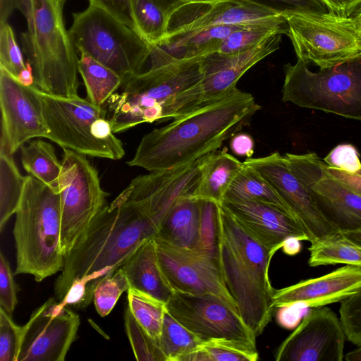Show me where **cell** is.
<instances>
[{
  "label": "cell",
  "mask_w": 361,
  "mask_h": 361,
  "mask_svg": "<svg viewBox=\"0 0 361 361\" xmlns=\"http://www.w3.org/2000/svg\"><path fill=\"white\" fill-rule=\"evenodd\" d=\"M308 250V264L312 267L336 264L361 266V247L341 233L311 243Z\"/></svg>",
  "instance_id": "32"
},
{
  "label": "cell",
  "mask_w": 361,
  "mask_h": 361,
  "mask_svg": "<svg viewBox=\"0 0 361 361\" xmlns=\"http://www.w3.org/2000/svg\"><path fill=\"white\" fill-rule=\"evenodd\" d=\"M346 336L329 307H314L275 353L276 361H343Z\"/></svg>",
  "instance_id": "17"
},
{
  "label": "cell",
  "mask_w": 361,
  "mask_h": 361,
  "mask_svg": "<svg viewBox=\"0 0 361 361\" xmlns=\"http://www.w3.org/2000/svg\"><path fill=\"white\" fill-rule=\"evenodd\" d=\"M61 210V245L66 257L106 204L97 169L86 155L63 149L59 179Z\"/></svg>",
  "instance_id": "11"
},
{
  "label": "cell",
  "mask_w": 361,
  "mask_h": 361,
  "mask_svg": "<svg viewBox=\"0 0 361 361\" xmlns=\"http://www.w3.org/2000/svg\"><path fill=\"white\" fill-rule=\"evenodd\" d=\"M287 35L298 59L320 69L345 62L361 53V39L349 17L331 13L323 15L286 14Z\"/></svg>",
  "instance_id": "12"
},
{
  "label": "cell",
  "mask_w": 361,
  "mask_h": 361,
  "mask_svg": "<svg viewBox=\"0 0 361 361\" xmlns=\"http://www.w3.org/2000/svg\"><path fill=\"white\" fill-rule=\"evenodd\" d=\"M20 159L24 169L46 185L59 191L61 161L54 146L42 140H33L20 148Z\"/></svg>",
  "instance_id": "28"
},
{
  "label": "cell",
  "mask_w": 361,
  "mask_h": 361,
  "mask_svg": "<svg viewBox=\"0 0 361 361\" xmlns=\"http://www.w3.org/2000/svg\"><path fill=\"white\" fill-rule=\"evenodd\" d=\"M301 240L296 238L286 239L282 245L283 252L288 255H295L301 250Z\"/></svg>",
  "instance_id": "52"
},
{
  "label": "cell",
  "mask_w": 361,
  "mask_h": 361,
  "mask_svg": "<svg viewBox=\"0 0 361 361\" xmlns=\"http://www.w3.org/2000/svg\"><path fill=\"white\" fill-rule=\"evenodd\" d=\"M89 1L90 4L102 8L118 20L136 30L130 0H89Z\"/></svg>",
  "instance_id": "45"
},
{
  "label": "cell",
  "mask_w": 361,
  "mask_h": 361,
  "mask_svg": "<svg viewBox=\"0 0 361 361\" xmlns=\"http://www.w3.org/2000/svg\"><path fill=\"white\" fill-rule=\"evenodd\" d=\"M74 46L123 80L140 73L151 46L138 32L102 8L90 4L73 14L68 30Z\"/></svg>",
  "instance_id": "9"
},
{
  "label": "cell",
  "mask_w": 361,
  "mask_h": 361,
  "mask_svg": "<svg viewBox=\"0 0 361 361\" xmlns=\"http://www.w3.org/2000/svg\"><path fill=\"white\" fill-rule=\"evenodd\" d=\"M159 227L141 204L122 191L98 212L65 257L55 281L56 299L61 300L76 282L93 290L100 278L121 267L143 243L154 238Z\"/></svg>",
  "instance_id": "2"
},
{
  "label": "cell",
  "mask_w": 361,
  "mask_h": 361,
  "mask_svg": "<svg viewBox=\"0 0 361 361\" xmlns=\"http://www.w3.org/2000/svg\"><path fill=\"white\" fill-rule=\"evenodd\" d=\"M80 325L79 315L49 298L22 326L17 361H63Z\"/></svg>",
  "instance_id": "16"
},
{
  "label": "cell",
  "mask_w": 361,
  "mask_h": 361,
  "mask_svg": "<svg viewBox=\"0 0 361 361\" xmlns=\"http://www.w3.org/2000/svg\"><path fill=\"white\" fill-rule=\"evenodd\" d=\"M47 138L63 147L93 157L118 160L125 150L106 118L104 106H98L79 95L54 96L36 87Z\"/></svg>",
  "instance_id": "7"
},
{
  "label": "cell",
  "mask_w": 361,
  "mask_h": 361,
  "mask_svg": "<svg viewBox=\"0 0 361 361\" xmlns=\"http://www.w3.org/2000/svg\"><path fill=\"white\" fill-rule=\"evenodd\" d=\"M286 21V14L247 0L189 4L171 17L167 36L160 43L219 25L253 26Z\"/></svg>",
  "instance_id": "18"
},
{
  "label": "cell",
  "mask_w": 361,
  "mask_h": 361,
  "mask_svg": "<svg viewBox=\"0 0 361 361\" xmlns=\"http://www.w3.org/2000/svg\"><path fill=\"white\" fill-rule=\"evenodd\" d=\"M202 56L177 58L152 46L151 68L123 80L103 106L114 133L167 121L175 97L202 79Z\"/></svg>",
  "instance_id": "4"
},
{
  "label": "cell",
  "mask_w": 361,
  "mask_h": 361,
  "mask_svg": "<svg viewBox=\"0 0 361 361\" xmlns=\"http://www.w3.org/2000/svg\"><path fill=\"white\" fill-rule=\"evenodd\" d=\"M244 164L254 168L288 204L307 233L311 243L341 233L321 213L308 190L294 175L284 155L274 152L247 158Z\"/></svg>",
  "instance_id": "19"
},
{
  "label": "cell",
  "mask_w": 361,
  "mask_h": 361,
  "mask_svg": "<svg viewBox=\"0 0 361 361\" xmlns=\"http://www.w3.org/2000/svg\"><path fill=\"white\" fill-rule=\"evenodd\" d=\"M352 28L361 39V6L349 17Z\"/></svg>",
  "instance_id": "53"
},
{
  "label": "cell",
  "mask_w": 361,
  "mask_h": 361,
  "mask_svg": "<svg viewBox=\"0 0 361 361\" xmlns=\"http://www.w3.org/2000/svg\"><path fill=\"white\" fill-rule=\"evenodd\" d=\"M136 30L150 45L162 42L168 34L170 15L154 0H130Z\"/></svg>",
  "instance_id": "33"
},
{
  "label": "cell",
  "mask_w": 361,
  "mask_h": 361,
  "mask_svg": "<svg viewBox=\"0 0 361 361\" xmlns=\"http://www.w3.org/2000/svg\"><path fill=\"white\" fill-rule=\"evenodd\" d=\"M171 17L182 6L187 5L186 0H154Z\"/></svg>",
  "instance_id": "51"
},
{
  "label": "cell",
  "mask_w": 361,
  "mask_h": 361,
  "mask_svg": "<svg viewBox=\"0 0 361 361\" xmlns=\"http://www.w3.org/2000/svg\"><path fill=\"white\" fill-rule=\"evenodd\" d=\"M230 149L235 155L251 158L255 151L252 137L246 133H237L231 137Z\"/></svg>",
  "instance_id": "48"
},
{
  "label": "cell",
  "mask_w": 361,
  "mask_h": 361,
  "mask_svg": "<svg viewBox=\"0 0 361 361\" xmlns=\"http://www.w3.org/2000/svg\"><path fill=\"white\" fill-rule=\"evenodd\" d=\"M166 311L202 341L229 338L257 345V336L237 307L211 294L173 291L165 303Z\"/></svg>",
  "instance_id": "15"
},
{
  "label": "cell",
  "mask_w": 361,
  "mask_h": 361,
  "mask_svg": "<svg viewBox=\"0 0 361 361\" xmlns=\"http://www.w3.org/2000/svg\"><path fill=\"white\" fill-rule=\"evenodd\" d=\"M282 29H288L287 21L241 28L221 41L216 45L214 52L233 54L249 49L269 35Z\"/></svg>",
  "instance_id": "37"
},
{
  "label": "cell",
  "mask_w": 361,
  "mask_h": 361,
  "mask_svg": "<svg viewBox=\"0 0 361 361\" xmlns=\"http://www.w3.org/2000/svg\"><path fill=\"white\" fill-rule=\"evenodd\" d=\"M0 66L16 79L27 68L13 29L7 23L0 25Z\"/></svg>",
  "instance_id": "39"
},
{
  "label": "cell",
  "mask_w": 361,
  "mask_h": 361,
  "mask_svg": "<svg viewBox=\"0 0 361 361\" xmlns=\"http://www.w3.org/2000/svg\"><path fill=\"white\" fill-rule=\"evenodd\" d=\"M130 288L121 267L112 270L95 283L92 300L97 313L107 316L113 310L121 294Z\"/></svg>",
  "instance_id": "36"
},
{
  "label": "cell",
  "mask_w": 361,
  "mask_h": 361,
  "mask_svg": "<svg viewBox=\"0 0 361 361\" xmlns=\"http://www.w3.org/2000/svg\"><path fill=\"white\" fill-rule=\"evenodd\" d=\"M126 334L138 361H166L159 345L137 322L127 307L124 314Z\"/></svg>",
  "instance_id": "38"
},
{
  "label": "cell",
  "mask_w": 361,
  "mask_h": 361,
  "mask_svg": "<svg viewBox=\"0 0 361 361\" xmlns=\"http://www.w3.org/2000/svg\"><path fill=\"white\" fill-rule=\"evenodd\" d=\"M361 289V266L345 264L323 276L275 290L272 307L299 304L308 308L342 302Z\"/></svg>",
  "instance_id": "23"
},
{
  "label": "cell",
  "mask_w": 361,
  "mask_h": 361,
  "mask_svg": "<svg viewBox=\"0 0 361 361\" xmlns=\"http://www.w3.org/2000/svg\"><path fill=\"white\" fill-rule=\"evenodd\" d=\"M258 359L256 344L235 339L213 338L204 341L180 361H256Z\"/></svg>",
  "instance_id": "31"
},
{
  "label": "cell",
  "mask_w": 361,
  "mask_h": 361,
  "mask_svg": "<svg viewBox=\"0 0 361 361\" xmlns=\"http://www.w3.org/2000/svg\"><path fill=\"white\" fill-rule=\"evenodd\" d=\"M329 166L348 173H355L361 169L359 153L351 144H341L335 147L324 158Z\"/></svg>",
  "instance_id": "44"
},
{
  "label": "cell",
  "mask_w": 361,
  "mask_h": 361,
  "mask_svg": "<svg viewBox=\"0 0 361 361\" xmlns=\"http://www.w3.org/2000/svg\"><path fill=\"white\" fill-rule=\"evenodd\" d=\"M216 250L224 282L238 310L257 337L273 316L269 269L274 252L255 238L224 209L217 204Z\"/></svg>",
  "instance_id": "3"
},
{
  "label": "cell",
  "mask_w": 361,
  "mask_h": 361,
  "mask_svg": "<svg viewBox=\"0 0 361 361\" xmlns=\"http://www.w3.org/2000/svg\"><path fill=\"white\" fill-rule=\"evenodd\" d=\"M15 214L14 274H30L40 282L61 271L65 257L61 245L59 192L28 174Z\"/></svg>",
  "instance_id": "6"
},
{
  "label": "cell",
  "mask_w": 361,
  "mask_h": 361,
  "mask_svg": "<svg viewBox=\"0 0 361 361\" xmlns=\"http://www.w3.org/2000/svg\"><path fill=\"white\" fill-rule=\"evenodd\" d=\"M287 30H276L243 51L204 55L202 79L175 97L168 111L167 120L187 115L234 91L238 81L250 68L279 49L282 35H287Z\"/></svg>",
  "instance_id": "10"
},
{
  "label": "cell",
  "mask_w": 361,
  "mask_h": 361,
  "mask_svg": "<svg viewBox=\"0 0 361 361\" xmlns=\"http://www.w3.org/2000/svg\"><path fill=\"white\" fill-rule=\"evenodd\" d=\"M17 0H0V25L7 23L13 11L16 8Z\"/></svg>",
  "instance_id": "50"
},
{
  "label": "cell",
  "mask_w": 361,
  "mask_h": 361,
  "mask_svg": "<svg viewBox=\"0 0 361 361\" xmlns=\"http://www.w3.org/2000/svg\"><path fill=\"white\" fill-rule=\"evenodd\" d=\"M78 68L87 99L98 106H103L123 81L114 71L85 53H80Z\"/></svg>",
  "instance_id": "29"
},
{
  "label": "cell",
  "mask_w": 361,
  "mask_h": 361,
  "mask_svg": "<svg viewBox=\"0 0 361 361\" xmlns=\"http://www.w3.org/2000/svg\"><path fill=\"white\" fill-rule=\"evenodd\" d=\"M17 286L9 263L2 252H0V307L12 315L16 305Z\"/></svg>",
  "instance_id": "43"
},
{
  "label": "cell",
  "mask_w": 361,
  "mask_h": 361,
  "mask_svg": "<svg viewBox=\"0 0 361 361\" xmlns=\"http://www.w3.org/2000/svg\"><path fill=\"white\" fill-rule=\"evenodd\" d=\"M294 175L308 190L317 207L341 233L361 228V197L326 171L316 153H286Z\"/></svg>",
  "instance_id": "14"
},
{
  "label": "cell",
  "mask_w": 361,
  "mask_h": 361,
  "mask_svg": "<svg viewBox=\"0 0 361 361\" xmlns=\"http://www.w3.org/2000/svg\"><path fill=\"white\" fill-rule=\"evenodd\" d=\"M60 1H63H63H64V0H60Z\"/></svg>",
  "instance_id": "57"
},
{
  "label": "cell",
  "mask_w": 361,
  "mask_h": 361,
  "mask_svg": "<svg viewBox=\"0 0 361 361\" xmlns=\"http://www.w3.org/2000/svg\"><path fill=\"white\" fill-rule=\"evenodd\" d=\"M60 0H17L26 20L20 34L23 51L32 70L34 85L54 96L78 95V59L66 30Z\"/></svg>",
  "instance_id": "5"
},
{
  "label": "cell",
  "mask_w": 361,
  "mask_h": 361,
  "mask_svg": "<svg viewBox=\"0 0 361 361\" xmlns=\"http://www.w3.org/2000/svg\"><path fill=\"white\" fill-rule=\"evenodd\" d=\"M203 342L166 310L159 340L166 361H180L183 357L195 350Z\"/></svg>",
  "instance_id": "34"
},
{
  "label": "cell",
  "mask_w": 361,
  "mask_h": 361,
  "mask_svg": "<svg viewBox=\"0 0 361 361\" xmlns=\"http://www.w3.org/2000/svg\"><path fill=\"white\" fill-rule=\"evenodd\" d=\"M348 240L361 247V228L341 233Z\"/></svg>",
  "instance_id": "54"
},
{
  "label": "cell",
  "mask_w": 361,
  "mask_h": 361,
  "mask_svg": "<svg viewBox=\"0 0 361 361\" xmlns=\"http://www.w3.org/2000/svg\"><path fill=\"white\" fill-rule=\"evenodd\" d=\"M344 359L347 361H361V345L345 354Z\"/></svg>",
  "instance_id": "55"
},
{
  "label": "cell",
  "mask_w": 361,
  "mask_h": 361,
  "mask_svg": "<svg viewBox=\"0 0 361 361\" xmlns=\"http://www.w3.org/2000/svg\"><path fill=\"white\" fill-rule=\"evenodd\" d=\"M221 205L259 243L276 253L289 238H310L293 216L271 205L247 200L224 198Z\"/></svg>",
  "instance_id": "22"
},
{
  "label": "cell",
  "mask_w": 361,
  "mask_h": 361,
  "mask_svg": "<svg viewBox=\"0 0 361 361\" xmlns=\"http://www.w3.org/2000/svg\"><path fill=\"white\" fill-rule=\"evenodd\" d=\"M216 216L213 207L203 209V200L182 197L164 218L154 237L180 247L216 249L215 233L206 231L215 228Z\"/></svg>",
  "instance_id": "24"
},
{
  "label": "cell",
  "mask_w": 361,
  "mask_h": 361,
  "mask_svg": "<svg viewBox=\"0 0 361 361\" xmlns=\"http://www.w3.org/2000/svg\"><path fill=\"white\" fill-rule=\"evenodd\" d=\"M21 338L22 326L0 307V361H17Z\"/></svg>",
  "instance_id": "41"
},
{
  "label": "cell",
  "mask_w": 361,
  "mask_h": 361,
  "mask_svg": "<svg viewBox=\"0 0 361 361\" xmlns=\"http://www.w3.org/2000/svg\"><path fill=\"white\" fill-rule=\"evenodd\" d=\"M127 292L128 307L137 322L159 345L165 303L132 288Z\"/></svg>",
  "instance_id": "35"
},
{
  "label": "cell",
  "mask_w": 361,
  "mask_h": 361,
  "mask_svg": "<svg viewBox=\"0 0 361 361\" xmlns=\"http://www.w3.org/2000/svg\"><path fill=\"white\" fill-rule=\"evenodd\" d=\"M243 166V163L230 154L226 147L209 153L194 197L221 204Z\"/></svg>",
  "instance_id": "26"
},
{
  "label": "cell",
  "mask_w": 361,
  "mask_h": 361,
  "mask_svg": "<svg viewBox=\"0 0 361 361\" xmlns=\"http://www.w3.org/2000/svg\"><path fill=\"white\" fill-rule=\"evenodd\" d=\"M326 171L345 187L361 197V169L355 173H348L326 165Z\"/></svg>",
  "instance_id": "47"
},
{
  "label": "cell",
  "mask_w": 361,
  "mask_h": 361,
  "mask_svg": "<svg viewBox=\"0 0 361 361\" xmlns=\"http://www.w3.org/2000/svg\"><path fill=\"white\" fill-rule=\"evenodd\" d=\"M329 12L339 17H350L360 6L361 0H322Z\"/></svg>",
  "instance_id": "49"
},
{
  "label": "cell",
  "mask_w": 361,
  "mask_h": 361,
  "mask_svg": "<svg viewBox=\"0 0 361 361\" xmlns=\"http://www.w3.org/2000/svg\"><path fill=\"white\" fill-rule=\"evenodd\" d=\"M261 106L239 89L145 135L127 162L152 172L192 163L219 149L248 125Z\"/></svg>",
  "instance_id": "1"
},
{
  "label": "cell",
  "mask_w": 361,
  "mask_h": 361,
  "mask_svg": "<svg viewBox=\"0 0 361 361\" xmlns=\"http://www.w3.org/2000/svg\"><path fill=\"white\" fill-rule=\"evenodd\" d=\"M223 0H186L188 4H212L216 2H219Z\"/></svg>",
  "instance_id": "56"
},
{
  "label": "cell",
  "mask_w": 361,
  "mask_h": 361,
  "mask_svg": "<svg viewBox=\"0 0 361 361\" xmlns=\"http://www.w3.org/2000/svg\"><path fill=\"white\" fill-rule=\"evenodd\" d=\"M25 176H23L8 146L0 141V231L18 207Z\"/></svg>",
  "instance_id": "30"
},
{
  "label": "cell",
  "mask_w": 361,
  "mask_h": 361,
  "mask_svg": "<svg viewBox=\"0 0 361 361\" xmlns=\"http://www.w3.org/2000/svg\"><path fill=\"white\" fill-rule=\"evenodd\" d=\"M283 14L323 15L330 13L322 0H247Z\"/></svg>",
  "instance_id": "42"
},
{
  "label": "cell",
  "mask_w": 361,
  "mask_h": 361,
  "mask_svg": "<svg viewBox=\"0 0 361 361\" xmlns=\"http://www.w3.org/2000/svg\"><path fill=\"white\" fill-rule=\"evenodd\" d=\"M209 154L181 166L138 176L123 192L141 204L160 225L180 198L195 196Z\"/></svg>",
  "instance_id": "21"
},
{
  "label": "cell",
  "mask_w": 361,
  "mask_h": 361,
  "mask_svg": "<svg viewBox=\"0 0 361 361\" xmlns=\"http://www.w3.org/2000/svg\"><path fill=\"white\" fill-rule=\"evenodd\" d=\"M283 71V102L361 121V53L317 72L300 59Z\"/></svg>",
  "instance_id": "8"
},
{
  "label": "cell",
  "mask_w": 361,
  "mask_h": 361,
  "mask_svg": "<svg viewBox=\"0 0 361 361\" xmlns=\"http://www.w3.org/2000/svg\"><path fill=\"white\" fill-rule=\"evenodd\" d=\"M276 310L278 324L286 329H295L310 311H307L308 307L299 304L281 306Z\"/></svg>",
  "instance_id": "46"
},
{
  "label": "cell",
  "mask_w": 361,
  "mask_h": 361,
  "mask_svg": "<svg viewBox=\"0 0 361 361\" xmlns=\"http://www.w3.org/2000/svg\"><path fill=\"white\" fill-rule=\"evenodd\" d=\"M225 197L262 202L295 218L290 208L269 183L254 168L244 164L229 186Z\"/></svg>",
  "instance_id": "27"
},
{
  "label": "cell",
  "mask_w": 361,
  "mask_h": 361,
  "mask_svg": "<svg viewBox=\"0 0 361 361\" xmlns=\"http://www.w3.org/2000/svg\"><path fill=\"white\" fill-rule=\"evenodd\" d=\"M1 142L14 154L30 140L49 135L35 85L21 83L0 66Z\"/></svg>",
  "instance_id": "20"
},
{
  "label": "cell",
  "mask_w": 361,
  "mask_h": 361,
  "mask_svg": "<svg viewBox=\"0 0 361 361\" xmlns=\"http://www.w3.org/2000/svg\"><path fill=\"white\" fill-rule=\"evenodd\" d=\"M154 239L159 264L173 291L214 295L237 307L224 282L216 249L180 247Z\"/></svg>",
  "instance_id": "13"
},
{
  "label": "cell",
  "mask_w": 361,
  "mask_h": 361,
  "mask_svg": "<svg viewBox=\"0 0 361 361\" xmlns=\"http://www.w3.org/2000/svg\"><path fill=\"white\" fill-rule=\"evenodd\" d=\"M121 267L130 288L164 303L172 295L173 290L159 264L154 238L143 243Z\"/></svg>",
  "instance_id": "25"
},
{
  "label": "cell",
  "mask_w": 361,
  "mask_h": 361,
  "mask_svg": "<svg viewBox=\"0 0 361 361\" xmlns=\"http://www.w3.org/2000/svg\"><path fill=\"white\" fill-rule=\"evenodd\" d=\"M339 314L346 338L361 345V289L341 302Z\"/></svg>",
  "instance_id": "40"
}]
</instances>
